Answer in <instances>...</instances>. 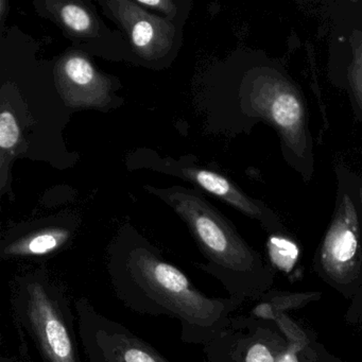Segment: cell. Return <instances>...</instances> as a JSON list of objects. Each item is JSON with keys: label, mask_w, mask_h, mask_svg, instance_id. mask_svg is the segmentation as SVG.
I'll return each mask as SVG.
<instances>
[{"label": "cell", "mask_w": 362, "mask_h": 362, "mask_svg": "<svg viewBox=\"0 0 362 362\" xmlns=\"http://www.w3.org/2000/svg\"><path fill=\"white\" fill-rule=\"evenodd\" d=\"M107 271L116 298L134 313L177 320L182 342L203 344L230 326L241 300L211 298L133 230L122 233L107 251Z\"/></svg>", "instance_id": "obj_1"}, {"label": "cell", "mask_w": 362, "mask_h": 362, "mask_svg": "<svg viewBox=\"0 0 362 362\" xmlns=\"http://www.w3.org/2000/svg\"><path fill=\"white\" fill-rule=\"evenodd\" d=\"M145 189L164 201L183 220L207 262L199 264V268L217 279L230 296L243 300L264 290L270 275L260 257L199 192L181 186L146 185Z\"/></svg>", "instance_id": "obj_2"}, {"label": "cell", "mask_w": 362, "mask_h": 362, "mask_svg": "<svg viewBox=\"0 0 362 362\" xmlns=\"http://www.w3.org/2000/svg\"><path fill=\"white\" fill-rule=\"evenodd\" d=\"M11 305L18 327L35 343L44 362H81L66 289L44 264L18 273Z\"/></svg>", "instance_id": "obj_3"}, {"label": "cell", "mask_w": 362, "mask_h": 362, "mask_svg": "<svg viewBox=\"0 0 362 362\" xmlns=\"http://www.w3.org/2000/svg\"><path fill=\"white\" fill-rule=\"evenodd\" d=\"M75 309L88 362H171L128 327L101 315L88 298H78Z\"/></svg>", "instance_id": "obj_4"}, {"label": "cell", "mask_w": 362, "mask_h": 362, "mask_svg": "<svg viewBox=\"0 0 362 362\" xmlns=\"http://www.w3.org/2000/svg\"><path fill=\"white\" fill-rule=\"evenodd\" d=\"M247 99L252 112L272 124L290 149L302 156L307 146L305 113L293 86L274 71L264 69L250 81Z\"/></svg>", "instance_id": "obj_5"}, {"label": "cell", "mask_w": 362, "mask_h": 362, "mask_svg": "<svg viewBox=\"0 0 362 362\" xmlns=\"http://www.w3.org/2000/svg\"><path fill=\"white\" fill-rule=\"evenodd\" d=\"M321 276L330 285L349 289L362 281V243L355 205L343 197L317 258Z\"/></svg>", "instance_id": "obj_6"}, {"label": "cell", "mask_w": 362, "mask_h": 362, "mask_svg": "<svg viewBox=\"0 0 362 362\" xmlns=\"http://www.w3.org/2000/svg\"><path fill=\"white\" fill-rule=\"evenodd\" d=\"M101 5L124 31L139 58L160 60L170 52L175 37V28L170 21L149 13L132 0H110Z\"/></svg>", "instance_id": "obj_7"}, {"label": "cell", "mask_w": 362, "mask_h": 362, "mask_svg": "<svg viewBox=\"0 0 362 362\" xmlns=\"http://www.w3.org/2000/svg\"><path fill=\"white\" fill-rule=\"evenodd\" d=\"M54 83L71 109H103L111 101L113 84L81 52H67L54 65Z\"/></svg>", "instance_id": "obj_8"}, {"label": "cell", "mask_w": 362, "mask_h": 362, "mask_svg": "<svg viewBox=\"0 0 362 362\" xmlns=\"http://www.w3.org/2000/svg\"><path fill=\"white\" fill-rule=\"evenodd\" d=\"M73 222H47L11 230L0 245L3 260L42 262L69 247L75 236Z\"/></svg>", "instance_id": "obj_9"}, {"label": "cell", "mask_w": 362, "mask_h": 362, "mask_svg": "<svg viewBox=\"0 0 362 362\" xmlns=\"http://www.w3.org/2000/svg\"><path fill=\"white\" fill-rule=\"evenodd\" d=\"M37 6L44 16L52 18L71 37L90 39L99 35L100 22L88 3L79 0H44Z\"/></svg>", "instance_id": "obj_10"}, {"label": "cell", "mask_w": 362, "mask_h": 362, "mask_svg": "<svg viewBox=\"0 0 362 362\" xmlns=\"http://www.w3.org/2000/svg\"><path fill=\"white\" fill-rule=\"evenodd\" d=\"M180 173L186 181L198 186L207 194L221 199L245 215L255 218H259L262 215L259 207L223 175L207 169L190 166L182 167Z\"/></svg>", "instance_id": "obj_11"}, {"label": "cell", "mask_w": 362, "mask_h": 362, "mask_svg": "<svg viewBox=\"0 0 362 362\" xmlns=\"http://www.w3.org/2000/svg\"><path fill=\"white\" fill-rule=\"evenodd\" d=\"M22 143L20 124L10 107L4 103L0 114V189L6 192L9 184V173L14 158Z\"/></svg>", "instance_id": "obj_12"}, {"label": "cell", "mask_w": 362, "mask_h": 362, "mask_svg": "<svg viewBox=\"0 0 362 362\" xmlns=\"http://www.w3.org/2000/svg\"><path fill=\"white\" fill-rule=\"evenodd\" d=\"M269 253L279 268H291L298 258V245L281 236H271L268 243Z\"/></svg>", "instance_id": "obj_13"}, {"label": "cell", "mask_w": 362, "mask_h": 362, "mask_svg": "<svg viewBox=\"0 0 362 362\" xmlns=\"http://www.w3.org/2000/svg\"><path fill=\"white\" fill-rule=\"evenodd\" d=\"M353 46L354 57L349 69V79L356 100L362 110V35H356Z\"/></svg>", "instance_id": "obj_14"}, {"label": "cell", "mask_w": 362, "mask_h": 362, "mask_svg": "<svg viewBox=\"0 0 362 362\" xmlns=\"http://www.w3.org/2000/svg\"><path fill=\"white\" fill-rule=\"evenodd\" d=\"M135 1L145 9L160 12L164 14L167 20H173L177 16V6L171 0H135Z\"/></svg>", "instance_id": "obj_15"}, {"label": "cell", "mask_w": 362, "mask_h": 362, "mask_svg": "<svg viewBox=\"0 0 362 362\" xmlns=\"http://www.w3.org/2000/svg\"><path fill=\"white\" fill-rule=\"evenodd\" d=\"M8 10V5L5 0H0V16L1 18H5L6 11Z\"/></svg>", "instance_id": "obj_16"}, {"label": "cell", "mask_w": 362, "mask_h": 362, "mask_svg": "<svg viewBox=\"0 0 362 362\" xmlns=\"http://www.w3.org/2000/svg\"><path fill=\"white\" fill-rule=\"evenodd\" d=\"M1 362H25V360L23 359H20V360H16V359H12V358H6V357H3L1 358Z\"/></svg>", "instance_id": "obj_17"}, {"label": "cell", "mask_w": 362, "mask_h": 362, "mask_svg": "<svg viewBox=\"0 0 362 362\" xmlns=\"http://www.w3.org/2000/svg\"><path fill=\"white\" fill-rule=\"evenodd\" d=\"M289 361H290V360L288 359V358H284V360L281 362H289Z\"/></svg>", "instance_id": "obj_18"}, {"label": "cell", "mask_w": 362, "mask_h": 362, "mask_svg": "<svg viewBox=\"0 0 362 362\" xmlns=\"http://www.w3.org/2000/svg\"><path fill=\"white\" fill-rule=\"evenodd\" d=\"M361 198H362V192H361Z\"/></svg>", "instance_id": "obj_19"}]
</instances>
